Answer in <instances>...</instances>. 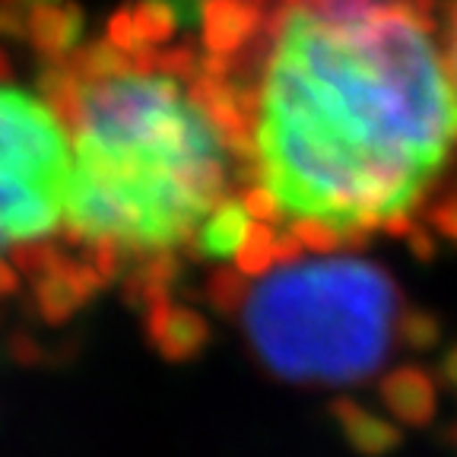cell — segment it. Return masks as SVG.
I'll return each mask as SVG.
<instances>
[{"instance_id": "cell-1", "label": "cell", "mask_w": 457, "mask_h": 457, "mask_svg": "<svg viewBox=\"0 0 457 457\" xmlns=\"http://www.w3.org/2000/svg\"><path fill=\"white\" fill-rule=\"evenodd\" d=\"M436 0H273L254 89V185L286 220L365 242L413 216L457 143ZM236 73V71H232Z\"/></svg>"}, {"instance_id": "cell-2", "label": "cell", "mask_w": 457, "mask_h": 457, "mask_svg": "<svg viewBox=\"0 0 457 457\" xmlns=\"http://www.w3.org/2000/svg\"><path fill=\"white\" fill-rule=\"evenodd\" d=\"M67 185V228L124 254H171L226 191V143L181 79L150 71L83 79Z\"/></svg>"}, {"instance_id": "cell-3", "label": "cell", "mask_w": 457, "mask_h": 457, "mask_svg": "<svg viewBox=\"0 0 457 457\" xmlns=\"http://www.w3.org/2000/svg\"><path fill=\"white\" fill-rule=\"evenodd\" d=\"M400 314L391 273L365 257L330 254L251 283L242 328L277 378L353 385L385 365Z\"/></svg>"}, {"instance_id": "cell-4", "label": "cell", "mask_w": 457, "mask_h": 457, "mask_svg": "<svg viewBox=\"0 0 457 457\" xmlns=\"http://www.w3.org/2000/svg\"><path fill=\"white\" fill-rule=\"evenodd\" d=\"M71 169L64 121L0 83V251L48 238L67 220Z\"/></svg>"}, {"instance_id": "cell-5", "label": "cell", "mask_w": 457, "mask_h": 457, "mask_svg": "<svg viewBox=\"0 0 457 457\" xmlns=\"http://www.w3.org/2000/svg\"><path fill=\"white\" fill-rule=\"evenodd\" d=\"M267 4L261 0H204L200 10V38L204 54L236 67L254 42L264 36Z\"/></svg>"}, {"instance_id": "cell-6", "label": "cell", "mask_w": 457, "mask_h": 457, "mask_svg": "<svg viewBox=\"0 0 457 457\" xmlns=\"http://www.w3.org/2000/svg\"><path fill=\"white\" fill-rule=\"evenodd\" d=\"M105 277L96 270L93 261H61L54 270L36 279V308L48 324H64L102 293Z\"/></svg>"}, {"instance_id": "cell-7", "label": "cell", "mask_w": 457, "mask_h": 457, "mask_svg": "<svg viewBox=\"0 0 457 457\" xmlns=\"http://www.w3.org/2000/svg\"><path fill=\"white\" fill-rule=\"evenodd\" d=\"M143 318H146L150 343L169 362H187V359L200 356L210 343V328L204 321V314H197L187 305H175L171 299L150 305L143 312Z\"/></svg>"}, {"instance_id": "cell-8", "label": "cell", "mask_w": 457, "mask_h": 457, "mask_svg": "<svg viewBox=\"0 0 457 457\" xmlns=\"http://www.w3.org/2000/svg\"><path fill=\"white\" fill-rule=\"evenodd\" d=\"M26 38L29 45L51 64L71 61L73 51H79L83 38V10L73 0H48V4H32L29 7Z\"/></svg>"}, {"instance_id": "cell-9", "label": "cell", "mask_w": 457, "mask_h": 457, "mask_svg": "<svg viewBox=\"0 0 457 457\" xmlns=\"http://www.w3.org/2000/svg\"><path fill=\"white\" fill-rule=\"evenodd\" d=\"M381 403L403 426H428L438 410L436 378L420 365H400L381 378Z\"/></svg>"}, {"instance_id": "cell-10", "label": "cell", "mask_w": 457, "mask_h": 457, "mask_svg": "<svg viewBox=\"0 0 457 457\" xmlns=\"http://www.w3.org/2000/svg\"><path fill=\"white\" fill-rule=\"evenodd\" d=\"M334 420L340 426L343 438L350 442V448L365 457H385L403 442V436H400V428L394 422L381 420L378 413L365 410L356 400H337Z\"/></svg>"}, {"instance_id": "cell-11", "label": "cell", "mask_w": 457, "mask_h": 457, "mask_svg": "<svg viewBox=\"0 0 457 457\" xmlns=\"http://www.w3.org/2000/svg\"><path fill=\"white\" fill-rule=\"evenodd\" d=\"M251 226V216L245 210L242 197H222L213 207V213L204 220V226L194 236V248L200 257L210 261H236L238 248L245 242V232Z\"/></svg>"}, {"instance_id": "cell-12", "label": "cell", "mask_w": 457, "mask_h": 457, "mask_svg": "<svg viewBox=\"0 0 457 457\" xmlns=\"http://www.w3.org/2000/svg\"><path fill=\"white\" fill-rule=\"evenodd\" d=\"M277 238H279V226L270 222H254L251 220L248 232H245V242L236 254V267L245 273L248 279H261L270 270H277Z\"/></svg>"}, {"instance_id": "cell-13", "label": "cell", "mask_w": 457, "mask_h": 457, "mask_svg": "<svg viewBox=\"0 0 457 457\" xmlns=\"http://www.w3.org/2000/svg\"><path fill=\"white\" fill-rule=\"evenodd\" d=\"M130 16H134L143 48H156V45L169 42L175 36V29L181 26L179 10L171 7L169 0H137L130 7Z\"/></svg>"}, {"instance_id": "cell-14", "label": "cell", "mask_w": 457, "mask_h": 457, "mask_svg": "<svg viewBox=\"0 0 457 457\" xmlns=\"http://www.w3.org/2000/svg\"><path fill=\"white\" fill-rule=\"evenodd\" d=\"M397 334L413 353H428L442 340V321L432 312H426V308H407V312L400 314Z\"/></svg>"}, {"instance_id": "cell-15", "label": "cell", "mask_w": 457, "mask_h": 457, "mask_svg": "<svg viewBox=\"0 0 457 457\" xmlns=\"http://www.w3.org/2000/svg\"><path fill=\"white\" fill-rule=\"evenodd\" d=\"M248 293H251V279L245 277L238 267H220V270H213V277H210V283H207L210 302H213L222 314L242 312Z\"/></svg>"}, {"instance_id": "cell-16", "label": "cell", "mask_w": 457, "mask_h": 457, "mask_svg": "<svg viewBox=\"0 0 457 457\" xmlns=\"http://www.w3.org/2000/svg\"><path fill=\"white\" fill-rule=\"evenodd\" d=\"M61 261H67V254L61 248H54L51 242H45V238H36V242L16 245V248H13L16 270H22L29 279L45 277V273L54 270Z\"/></svg>"}, {"instance_id": "cell-17", "label": "cell", "mask_w": 457, "mask_h": 457, "mask_svg": "<svg viewBox=\"0 0 457 457\" xmlns=\"http://www.w3.org/2000/svg\"><path fill=\"white\" fill-rule=\"evenodd\" d=\"M289 228L295 232L302 245H305L308 254H334L340 245H346L340 228L328 226V222H318V220H293Z\"/></svg>"}, {"instance_id": "cell-18", "label": "cell", "mask_w": 457, "mask_h": 457, "mask_svg": "<svg viewBox=\"0 0 457 457\" xmlns=\"http://www.w3.org/2000/svg\"><path fill=\"white\" fill-rule=\"evenodd\" d=\"M242 204H245V210H248V216L254 222H270V226H277L279 220H286L283 204H279L277 194H273L270 187H264V185H248V187H245Z\"/></svg>"}, {"instance_id": "cell-19", "label": "cell", "mask_w": 457, "mask_h": 457, "mask_svg": "<svg viewBox=\"0 0 457 457\" xmlns=\"http://www.w3.org/2000/svg\"><path fill=\"white\" fill-rule=\"evenodd\" d=\"M105 38H112L118 48H124L130 57H137L140 51H146L143 48V42H140V36H137V26H134V16H130V7H121L118 13L108 20V36Z\"/></svg>"}, {"instance_id": "cell-20", "label": "cell", "mask_w": 457, "mask_h": 457, "mask_svg": "<svg viewBox=\"0 0 457 457\" xmlns=\"http://www.w3.org/2000/svg\"><path fill=\"white\" fill-rule=\"evenodd\" d=\"M428 222H432V228H436L438 236L451 238L457 245V194L438 200L436 207H432V213H428Z\"/></svg>"}, {"instance_id": "cell-21", "label": "cell", "mask_w": 457, "mask_h": 457, "mask_svg": "<svg viewBox=\"0 0 457 457\" xmlns=\"http://www.w3.org/2000/svg\"><path fill=\"white\" fill-rule=\"evenodd\" d=\"M29 10H22L20 4H0V36L4 38H26L29 26Z\"/></svg>"}, {"instance_id": "cell-22", "label": "cell", "mask_w": 457, "mask_h": 457, "mask_svg": "<svg viewBox=\"0 0 457 457\" xmlns=\"http://www.w3.org/2000/svg\"><path fill=\"white\" fill-rule=\"evenodd\" d=\"M410 248L420 261H428V257H436V238H432V228H420L413 226V232L407 236Z\"/></svg>"}, {"instance_id": "cell-23", "label": "cell", "mask_w": 457, "mask_h": 457, "mask_svg": "<svg viewBox=\"0 0 457 457\" xmlns=\"http://www.w3.org/2000/svg\"><path fill=\"white\" fill-rule=\"evenodd\" d=\"M448 71L457 83V0H448Z\"/></svg>"}, {"instance_id": "cell-24", "label": "cell", "mask_w": 457, "mask_h": 457, "mask_svg": "<svg viewBox=\"0 0 457 457\" xmlns=\"http://www.w3.org/2000/svg\"><path fill=\"white\" fill-rule=\"evenodd\" d=\"M20 289V270L16 264H10L7 257H0V295H10Z\"/></svg>"}, {"instance_id": "cell-25", "label": "cell", "mask_w": 457, "mask_h": 457, "mask_svg": "<svg viewBox=\"0 0 457 457\" xmlns=\"http://www.w3.org/2000/svg\"><path fill=\"white\" fill-rule=\"evenodd\" d=\"M438 371H442V378L448 381V385L457 391V346H451V350L445 353L442 365H438Z\"/></svg>"}, {"instance_id": "cell-26", "label": "cell", "mask_w": 457, "mask_h": 457, "mask_svg": "<svg viewBox=\"0 0 457 457\" xmlns=\"http://www.w3.org/2000/svg\"><path fill=\"white\" fill-rule=\"evenodd\" d=\"M13 77V67H10V57L0 51V83H7V79Z\"/></svg>"}, {"instance_id": "cell-27", "label": "cell", "mask_w": 457, "mask_h": 457, "mask_svg": "<svg viewBox=\"0 0 457 457\" xmlns=\"http://www.w3.org/2000/svg\"><path fill=\"white\" fill-rule=\"evenodd\" d=\"M454 442H457V428H454Z\"/></svg>"}]
</instances>
